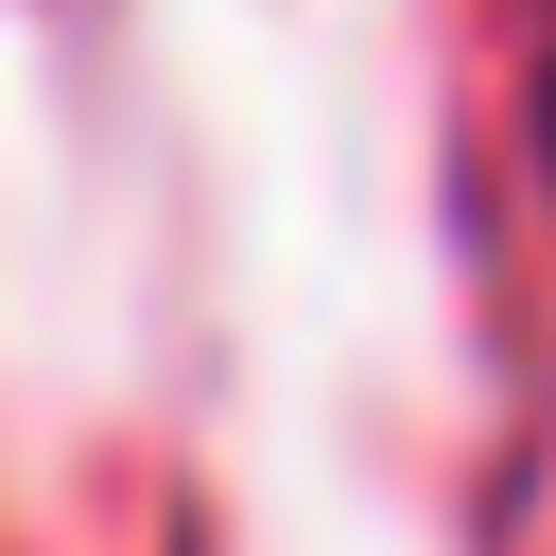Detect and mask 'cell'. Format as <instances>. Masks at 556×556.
I'll use <instances>...</instances> for the list:
<instances>
[{
    "instance_id": "1",
    "label": "cell",
    "mask_w": 556,
    "mask_h": 556,
    "mask_svg": "<svg viewBox=\"0 0 556 556\" xmlns=\"http://www.w3.org/2000/svg\"><path fill=\"white\" fill-rule=\"evenodd\" d=\"M539 174H556V70H539Z\"/></svg>"
}]
</instances>
